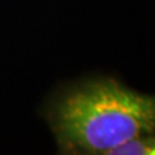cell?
I'll use <instances>...</instances> for the list:
<instances>
[{"label": "cell", "instance_id": "1", "mask_svg": "<svg viewBox=\"0 0 155 155\" xmlns=\"http://www.w3.org/2000/svg\"><path fill=\"white\" fill-rule=\"evenodd\" d=\"M49 123L64 153L107 155L120 143L155 132V96L110 78L87 80L54 101Z\"/></svg>", "mask_w": 155, "mask_h": 155}, {"label": "cell", "instance_id": "2", "mask_svg": "<svg viewBox=\"0 0 155 155\" xmlns=\"http://www.w3.org/2000/svg\"><path fill=\"white\" fill-rule=\"evenodd\" d=\"M107 155H155V132L120 143L110 150Z\"/></svg>", "mask_w": 155, "mask_h": 155}]
</instances>
